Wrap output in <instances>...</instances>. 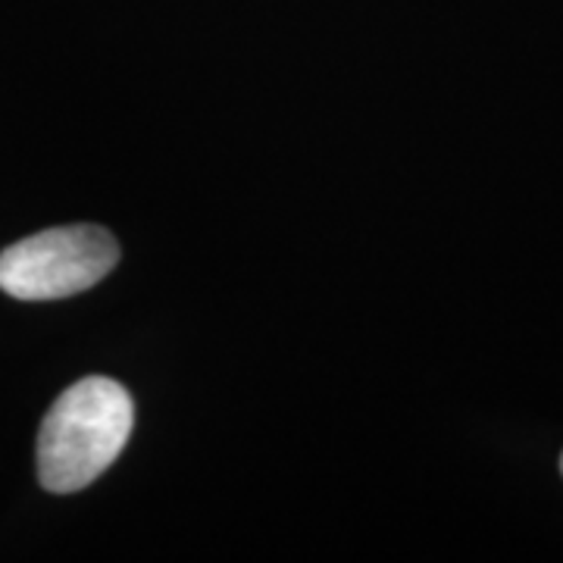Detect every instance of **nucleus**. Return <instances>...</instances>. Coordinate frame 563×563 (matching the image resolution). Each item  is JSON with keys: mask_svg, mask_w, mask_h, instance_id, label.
Wrapping results in <instances>:
<instances>
[{"mask_svg": "<svg viewBox=\"0 0 563 563\" xmlns=\"http://www.w3.org/2000/svg\"><path fill=\"white\" fill-rule=\"evenodd\" d=\"M135 404L120 383L88 376L69 385L47 417L38 435V479L47 492L69 495L91 485L132 435Z\"/></svg>", "mask_w": 563, "mask_h": 563, "instance_id": "nucleus-1", "label": "nucleus"}, {"mask_svg": "<svg viewBox=\"0 0 563 563\" xmlns=\"http://www.w3.org/2000/svg\"><path fill=\"white\" fill-rule=\"evenodd\" d=\"M120 263L101 225H60L0 251V288L16 301H60L98 285Z\"/></svg>", "mask_w": 563, "mask_h": 563, "instance_id": "nucleus-2", "label": "nucleus"}, {"mask_svg": "<svg viewBox=\"0 0 563 563\" xmlns=\"http://www.w3.org/2000/svg\"><path fill=\"white\" fill-rule=\"evenodd\" d=\"M561 470H563V457H561Z\"/></svg>", "mask_w": 563, "mask_h": 563, "instance_id": "nucleus-3", "label": "nucleus"}]
</instances>
